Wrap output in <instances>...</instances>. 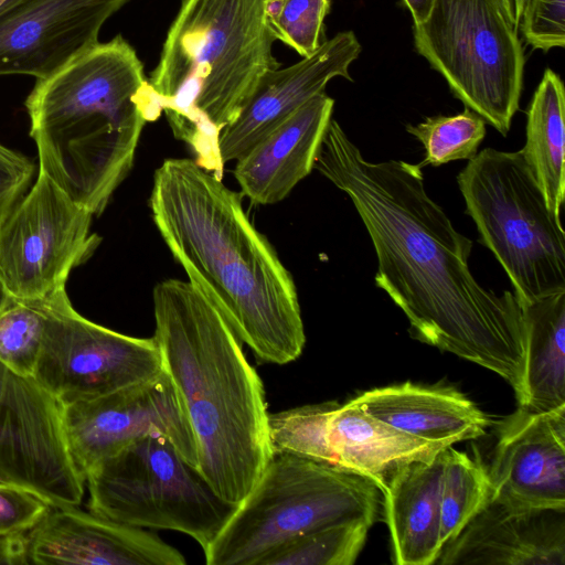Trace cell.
<instances>
[{"label": "cell", "instance_id": "cell-1", "mask_svg": "<svg viewBox=\"0 0 565 565\" xmlns=\"http://www.w3.org/2000/svg\"><path fill=\"white\" fill-rule=\"evenodd\" d=\"M313 169L352 201L377 258L374 277L413 338L503 377L523 398L525 326L513 291L481 286L472 242L426 192L419 164L371 162L331 119Z\"/></svg>", "mask_w": 565, "mask_h": 565}, {"label": "cell", "instance_id": "cell-2", "mask_svg": "<svg viewBox=\"0 0 565 565\" xmlns=\"http://www.w3.org/2000/svg\"><path fill=\"white\" fill-rule=\"evenodd\" d=\"M152 220L189 281L262 363L297 360L306 344L292 276L246 215L242 193L186 158L154 171Z\"/></svg>", "mask_w": 565, "mask_h": 565}, {"label": "cell", "instance_id": "cell-3", "mask_svg": "<svg viewBox=\"0 0 565 565\" xmlns=\"http://www.w3.org/2000/svg\"><path fill=\"white\" fill-rule=\"evenodd\" d=\"M152 300L153 338L192 426L198 471L238 505L273 454L263 382L224 316L190 281L162 280Z\"/></svg>", "mask_w": 565, "mask_h": 565}, {"label": "cell", "instance_id": "cell-4", "mask_svg": "<svg viewBox=\"0 0 565 565\" xmlns=\"http://www.w3.org/2000/svg\"><path fill=\"white\" fill-rule=\"evenodd\" d=\"M25 107L39 170L93 215L129 174L145 125L162 113L136 51L120 35L36 78Z\"/></svg>", "mask_w": 565, "mask_h": 565}, {"label": "cell", "instance_id": "cell-5", "mask_svg": "<svg viewBox=\"0 0 565 565\" xmlns=\"http://www.w3.org/2000/svg\"><path fill=\"white\" fill-rule=\"evenodd\" d=\"M268 0H180L149 84L174 136L222 179L218 135L259 78L280 66L266 23Z\"/></svg>", "mask_w": 565, "mask_h": 565}, {"label": "cell", "instance_id": "cell-6", "mask_svg": "<svg viewBox=\"0 0 565 565\" xmlns=\"http://www.w3.org/2000/svg\"><path fill=\"white\" fill-rule=\"evenodd\" d=\"M370 478L273 452L258 481L203 550L206 565H258L271 551L330 525L373 524L383 503Z\"/></svg>", "mask_w": 565, "mask_h": 565}, {"label": "cell", "instance_id": "cell-7", "mask_svg": "<svg viewBox=\"0 0 565 565\" xmlns=\"http://www.w3.org/2000/svg\"><path fill=\"white\" fill-rule=\"evenodd\" d=\"M457 183L480 242L519 301L565 291V233L522 151L486 148L468 160Z\"/></svg>", "mask_w": 565, "mask_h": 565}, {"label": "cell", "instance_id": "cell-8", "mask_svg": "<svg viewBox=\"0 0 565 565\" xmlns=\"http://www.w3.org/2000/svg\"><path fill=\"white\" fill-rule=\"evenodd\" d=\"M89 511L131 526L175 531L202 550L237 505L222 500L162 436H143L95 463L85 475Z\"/></svg>", "mask_w": 565, "mask_h": 565}, {"label": "cell", "instance_id": "cell-9", "mask_svg": "<svg viewBox=\"0 0 565 565\" xmlns=\"http://www.w3.org/2000/svg\"><path fill=\"white\" fill-rule=\"evenodd\" d=\"M419 55L452 94L505 136L519 109L524 52L492 0H435L428 18L413 25Z\"/></svg>", "mask_w": 565, "mask_h": 565}, {"label": "cell", "instance_id": "cell-10", "mask_svg": "<svg viewBox=\"0 0 565 565\" xmlns=\"http://www.w3.org/2000/svg\"><path fill=\"white\" fill-rule=\"evenodd\" d=\"M44 333L33 379L60 404L96 398L164 371L154 338H136L81 316L65 289L36 302Z\"/></svg>", "mask_w": 565, "mask_h": 565}, {"label": "cell", "instance_id": "cell-11", "mask_svg": "<svg viewBox=\"0 0 565 565\" xmlns=\"http://www.w3.org/2000/svg\"><path fill=\"white\" fill-rule=\"evenodd\" d=\"M93 216L39 170L0 221V275L11 292L40 302L65 289L71 271L100 244L90 231Z\"/></svg>", "mask_w": 565, "mask_h": 565}, {"label": "cell", "instance_id": "cell-12", "mask_svg": "<svg viewBox=\"0 0 565 565\" xmlns=\"http://www.w3.org/2000/svg\"><path fill=\"white\" fill-rule=\"evenodd\" d=\"M0 482L50 505H78L85 480L66 444L61 405L33 379L0 362Z\"/></svg>", "mask_w": 565, "mask_h": 565}, {"label": "cell", "instance_id": "cell-13", "mask_svg": "<svg viewBox=\"0 0 565 565\" xmlns=\"http://www.w3.org/2000/svg\"><path fill=\"white\" fill-rule=\"evenodd\" d=\"M61 412L70 455L84 480L99 460L150 435L168 438L198 469L192 426L166 369L110 394L61 405Z\"/></svg>", "mask_w": 565, "mask_h": 565}, {"label": "cell", "instance_id": "cell-14", "mask_svg": "<svg viewBox=\"0 0 565 565\" xmlns=\"http://www.w3.org/2000/svg\"><path fill=\"white\" fill-rule=\"evenodd\" d=\"M129 0H20L0 14V75L43 78L98 43Z\"/></svg>", "mask_w": 565, "mask_h": 565}, {"label": "cell", "instance_id": "cell-15", "mask_svg": "<svg viewBox=\"0 0 565 565\" xmlns=\"http://www.w3.org/2000/svg\"><path fill=\"white\" fill-rule=\"evenodd\" d=\"M362 46L353 31L324 41L308 57L286 68L266 72L235 118L220 132L222 162L237 160L337 76L351 81L349 66Z\"/></svg>", "mask_w": 565, "mask_h": 565}, {"label": "cell", "instance_id": "cell-16", "mask_svg": "<svg viewBox=\"0 0 565 565\" xmlns=\"http://www.w3.org/2000/svg\"><path fill=\"white\" fill-rule=\"evenodd\" d=\"M488 475L491 492L510 504L565 509V405L519 406L500 426Z\"/></svg>", "mask_w": 565, "mask_h": 565}, {"label": "cell", "instance_id": "cell-17", "mask_svg": "<svg viewBox=\"0 0 565 565\" xmlns=\"http://www.w3.org/2000/svg\"><path fill=\"white\" fill-rule=\"evenodd\" d=\"M29 564L184 565V556L146 529L77 505H50L26 533Z\"/></svg>", "mask_w": 565, "mask_h": 565}, {"label": "cell", "instance_id": "cell-18", "mask_svg": "<svg viewBox=\"0 0 565 565\" xmlns=\"http://www.w3.org/2000/svg\"><path fill=\"white\" fill-rule=\"evenodd\" d=\"M436 563L564 565L565 509L518 507L490 492Z\"/></svg>", "mask_w": 565, "mask_h": 565}, {"label": "cell", "instance_id": "cell-19", "mask_svg": "<svg viewBox=\"0 0 565 565\" xmlns=\"http://www.w3.org/2000/svg\"><path fill=\"white\" fill-rule=\"evenodd\" d=\"M334 100L317 94L236 161L241 193L254 204L284 200L313 169Z\"/></svg>", "mask_w": 565, "mask_h": 565}, {"label": "cell", "instance_id": "cell-20", "mask_svg": "<svg viewBox=\"0 0 565 565\" xmlns=\"http://www.w3.org/2000/svg\"><path fill=\"white\" fill-rule=\"evenodd\" d=\"M351 401L402 431L446 446L481 437L490 425L472 401L451 387L406 382L364 392Z\"/></svg>", "mask_w": 565, "mask_h": 565}, {"label": "cell", "instance_id": "cell-21", "mask_svg": "<svg viewBox=\"0 0 565 565\" xmlns=\"http://www.w3.org/2000/svg\"><path fill=\"white\" fill-rule=\"evenodd\" d=\"M445 450L430 461L403 466L382 489L393 561L397 565H430L439 557Z\"/></svg>", "mask_w": 565, "mask_h": 565}, {"label": "cell", "instance_id": "cell-22", "mask_svg": "<svg viewBox=\"0 0 565 565\" xmlns=\"http://www.w3.org/2000/svg\"><path fill=\"white\" fill-rule=\"evenodd\" d=\"M327 436L335 465L372 479L381 491L403 466L430 461L449 447L402 431L369 415L352 401L332 412Z\"/></svg>", "mask_w": 565, "mask_h": 565}, {"label": "cell", "instance_id": "cell-23", "mask_svg": "<svg viewBox=\"0 0 565 565\" xmlns=\"http://www.w3.org/2000/svg\"><path fill=\"white\" fill-rule=\"evenodd\" d=\"M520 303L525 352L519 406L553 411L565 405V291Z\"/></svg>", "mask_w": 565, "mask_h": 565}, {"label": "cell", "instance_id": "cell-24", "mask_svg": "<svg viewBox=\"0 0 565 565\" xmlns=\"http://www.w3.org/2000/svg\"><path fill=\"white\" fill-rule=\"evenodd\" d=\"M564 114V84L546 68L527 109L526 141L521 151L557 221L565 200Z\"/></svg>", "mask_w": 565, "mask_h": 565}, {"label": "cell", "instance_id": "cell-25", "mask_svg": "<svg viewBox=\"0 0 565 565\" xmlns=\"http://www.w3.org/2000/svg\"><path fill=\"white\" fill-rule=\"evenodd\" d=\"M491 492L488 469L451 446L445 450L440 490V540H454L480 510Z\"/></svg>", "mask_w": 565, "mask_h": 565}, {"label": "cell", "instance_id": "cell-26", "mask_svg": "<svg viewBox=\"0 0 565 565\" xmlns=\"http://www.w3.org/2000/svg\"><path fill=\"white\" fill-rule=\"evenodd\" d=\"M371 526L349 522L305 533L271 551L258 565H352Z\"/></svg>", "mask_w": 565, "mask_h": 565}, {"label": "cell", "instance_id": "cell-27", "mask_svg": "<svg viewBox=\"0 0 565 565\" xmlns=\"http://www.w3.org/2000/svg\"><path fill=\"white\" fill-rule=\"evenodd\" d=\"M338 405L324 402L269 413L271 451L338 467L327 436L329 418Z\"/></svg>", "mask_w": 565, "mask_h": 565}, {"label": "cell", "instance_id": "cell-28", "mask_svg": "<svg viewBox=\"0 0 565 565\" xmlns=\"http://www.w3.org/2000/svg\"><path fill=\"white\" fill-rule=\"evenodd\" d=\"M406 130L425 149L420 168L472 159L487 132L484 119L467 107L454 116L427 117L417 125H407Z\"/></svg>", "mask_w": 565, "mask_h": 565}, {"label": "cell", "instance_id": "cell-29", "mask_svg": "<svg viewBox=\"0 0 565 565\" xmlns=\"http://www.w3.org/2000/svg\"><path fill=\"white\" fill-rule=\"evenodd\" d=\"M330 0H268L266 23L275 40L308 57L320 46Z\"/></svg>", "mask_w": 565, "mask_h": 565}, {"label": "cell", "instance_id": "cell-30", "mask_svg": "<svg viewBox=\"0 0 565 565\" xmlns=\"http://www.w3.org/2000/svg\"><path fill=\"white\" fill-rule=\"evenodd\" d=\"M44 333V313L26 302L0 323V362L24 376H33Z\"/></svg>", "mask_w": 565, "mask_h": 565}, {"label": "cell", "instance_id": "cell-31", "mask_svg": "<svg viewBox=\"0 0 565 565\" xmlns=\"http://www.w3.org/2000/svg\"><path fill=\"white\" fill-rule=\"evenodd\" d=\"M520 28L533 49L564 47L565 0H527Z\"/></svg>", "mask_w": 565, "mask_h": 565}, {"label": "cell", "instance_id": "cell-32", "mask_svg": "<svg viewBox=\"0 0 565 565\" xmlns=\"http://www.w3.org/2000/svg\"><path fill=\"white\" fill-rule=\"evenodd\" d=\"M49 508L50 504L33 492L0 482V536L26 534Z\"/></svg>", "mask_w": 565, "mask_h": 565}, {"label": "cell", "instance_id": "cell-33", "mask_svg": "<svg viewBox=\"0 0 565 565\" xmlns=\"http://www.w3.org/2000/svg\"><path fill=\"white\" fill-rule=\"evenodd\" d=\"M33 175L28 157L0 143V221L26 193Z\"/></svg>", "mask_w": 565, "mask_h": 565}, {"label": "cell", "instance_id": "cell-34", "mask_svg": "<svg viewBox=\"0 0 565 565\" xmlns=\"http://www.w3.org/2000/svg\"><path fill=\"white\" fill-rule=\"evenodd\" d=\"M26 556V534L0 536V565H24Z\"/></svg>", "mask_w": 565, "mask_h": 565}, {"label": "cell", "instance_id": "cell-35", "mask_svg": "<svg viewBox=\"0 0 565 565\" xmlns=\"http://www.w3.org/2000/svg\"><path fill=\"white\" fill-rule=\"evenodd\" d=\"M25 302L14 296L0 275V322L15 313Z\"/></svg>", "mask_w": 565, "mask_h": 565}, {"label": "cell", "instance_id": "cell-36", "mask_svg": "<svg viewBox=\"0 0 565 565\" xmlns=\"http://www.w3.org/2000/svg\"><path fill=\"white\" fill-rule=\"evenodd\" d=\"M411 11L414 24L424 22L433 8L435 0H403Z\"/></svg>", "mask_w": 565, "mask_h": 565}, {"label": "cell", "instance_id": "cell-37", "mask_svg": "<svg viewBox=\"0 0 565 565\" xmlns=\"http://www.w3.org/2000/svg\"><path fill=\"white\" fill-rule=\"evenodd\" d=\"M526 2L527 0H510V22L515 31L520 29L521 17Z\"/></svg>", "mask_w": 565, "mask_h": 565}, {"label": "cell", "instance_id": "cell-38", "mask_svg": "<svg viewBox=\"0 0 565 565\" xmlns=\"http://www.w3.org/2000/svg\"><path fill=\"white\" fill-rule=\"evenodd\" d=\"M503 12L504 17L510 22V0H492Z\"/></svg>", "mask_w": 565, "mask_h": 565}, {"label": "cell", "instance_id": "cell-39", "mask_svg": "<svg viewBox=\"0 0 565 565\" xmlns=\"http://www.w3.org/2000/svg\"><path fill=\"white\" fill-rule=\"evenodd\" d=\"M20 0H0V14Z\"/></svg>", "mask_w": 565, "mask_h": 565}]
</instances>
